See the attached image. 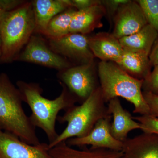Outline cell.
<instances>
[{
  "instance_id": "cell-1",
  "label": "cell",
  "mask_w": 158,
  "mask_h": 158,
  "mask_svg": "<svg viewBox=\"0 0 158 158\" xmlns=\"http://www.w3.org/2000/svg\"><path fill=\"white\" fill-rule=\"evenodd\" d=\"M16 86L21 94L23 102L31 110L30 119L35 127L43 130L48 139V143L53 142L59 135L56 130V121L61 110H67L75 105L76 101L64 86L61 94L54 99L42 96L43 89L39 84L19 81Z\"/></svg>"
},
{
  "instance_id": "cell-2",
  "label": "cell",
  "mask_w": 158,
  "mask_h": 158,
  "mask_svg": "<svg viewBox=\"0 0 158 158\" xmlns=\"http://www.w3.org/2000/svg\"><path fill=\"white\" fill-rule=\"evenodd\" d=\"M21 94L5 73L0 74V127L33 145L41 144L23 107Z\"/></svg>"
},
{
  "instance_id": "cell-3",
  "label": "cell",
  "mask_w": 158,
  "mask_h": 158,
  "mask_svg": "<svg viewBox=\"0 0 158 158\" xmlns=\"http://www.w3.org/2000/svg\"><path fill=\"white\" fill-rule=\"evenodd\" d=\"M98 73L102 95L106 103L121 97L134 106V113L150 115L149 107L142 90L144 80L133 77L116 63L110 61L99 62Z\"/></svg>"
},
{
  "instance_id": "cell-4",
  "label": "cell",
  "mask_w": 158,
  "mask_h": 158,
  "mask_svg": "<svg viewBox=\"0 0 158 158\" xmlns=\"http://www.w3.org/2000/svg\"><path fill=\"white\" fill-rule=\"evenodd\" d=\"M36 21L31 2L6 12L0 22L2 55L0 63L15 62L35 33Z\"/></svg>"
},
{
  "instance_id": "cell-5",
  "label": "cell",
  "mask_w": 158,
  "mask_h": 158,
  "mask_svg": "<svg viewBox=\"0 0 158 158\" xmlns=\"http://www.w3.org/2000/svg\"><path fill=\"white\" fill-rule=\"evenodd\" d=\"M106 103L99 87L81 104L65 110L57 120L61 123H66L67 126L53 142L48 144L49 149L70 138L88 135L99 120L110 115Z\"/></svg>"
},
{
  "instance_id": "cell-6",
  "label": "cell",
  "mask_w": 158,
  "mask_h": 158,
  "mask_svg": "<svg viewBox=\"0 0 158 158\" xmlns=\"http://www.w3.org/2000/svg\"><path fill=\"white\" fill-rule=\"evenodd\" d=\"M95 69L94 62L73 65L59 72L57 77L60 85L68 90L77 103L81 104L100 87Z\"/></svg>"
},
{
  "instance_id": "cell-7",
  "label": "cell",
  "mask_w": 158,
  "mask_h": 158,
  "mask_svg": "<svg viewBox=\"0 0 158 158\" xmlns=\"http://www.w3.org/2000/svg\"><path fill=\"white\" fill-rule=\"evenodd\" d=\"M15 61L34 63L59 72L75 65L52 50L47 40L37 34L31 36Z\"/></svg>"
},
{
  "instance_id": "cell-8",
  "label": "cell",
  "mask_w": 158,
  "mask_h": 158,
  "mask_svg": "<svg viewBox=\"0 0 158 158\" xmlns=\"http://www.w3.org/2000/svg\"><path fill=\"white\" fill-rule=\"evenodd\" d=\"M47 41L52 50L74 65L94 62L95 57L90 50L87 35L70 33L57 39H47Z\"/></svg>"
},
{
  "instance_id": "cell-9",
  "label": "cell",
  "mask_w": 158,
  "mask_h": 158,
  "mask_svg": "<svg viewBox=\"0 0 158 158\" xmlns=\"http://www.w3.org/2000/svg\"><path fill=\"white\" fill-rule=\"evenodd\" d=\"M112 116L110 115L99 120L90 133L83 138H70L65 141L71 147H85L91 145L92 149H106L122 151L123 143L115 139L110 131Z\"/></svg>"
},
{
  "instance_id": "cell-10",
  "label": "cell",
  "mask_w": 158,
  "mask_h": 158,
  "mask_svg": "<svg viewBox=\"0 0 158 158\" xmlns=\"http://www.w3.org/2000/svg\"><path fill=\"white\" fill-rule=\"evenodd\" d=\"M0 158H52L48 144L31 145L0 127Z\"/></svg>"
},
{
  "instance_id": "cell-11",
  "label": "cell",
  "mask_w": 158,
  "mask_h": 158,
  "mask_svg": "<svg viewBox=\"0 0 158 158\" xmlns=\"http://www.w3.org/2000/svg\"><path fill=\"white\" fill-rule=\"evenodd\" d=\"M113 23L112 34L118 39L137 33L148 24L139 4L136 1L130 0L119 7Z\"/></svg>"
},
{
  "instance_id": "cell-12",
  "label": "cell",
  "mask_w": 158,
  "mask_h": 158,
  "mask_svg": "<svg viewBox=\"0 0 158 158\" xmlns=\"http://www.w3.org/2000/svg\"><path fill=\"white\" fill-rule=\"evenodd\" d=\"M107 107L109 114L113 118L110 131L116 140L123 142L127 139L130 131L141 130V124L135 120L131 114L123 108L118 98L112 99L108 102Z\"/></svg>"
},
{
  "instance_id": "cell-13",
  "label": "cell",
  "mask_w": 158,
  "mask_h": 158,
  "mask_svg": "<svg viewBox=\"0 0 158 158\" xmlns=\"http://www.w3.org/2000/svg\"><path fill=\"white\" fill-rule=\"evenodd\" d=\"M88 43L94 57L102 61L117 63L124 52L119 40L112 34L99 32L88 37Z\"/></svg>"
},
{
  "instance_id": "cell-14",
  "label": "cell",
  "mask_w": 158,
  "mask_h": 158,
  "mask_svg": "<svg viewBox=\"0 0 158 158\" xmlns=\"http://www.w3.org/2000/svg\"><path fill=\"white\" fill-rule=\"evenodd\" d=\"M123 143L121 158H158V135L142 133Z\"/></svg>"
},
{
  "instance_id": "cell-15",
  "label": "cell",
  "mask_w": 158,
  "mask_h": 158,
  "mask_svg": "<svg viewBox=\"0 0 158 158\" xmlns=\"http://www.w3.org/2000/svg\"><path fill=\"white\" fill-rule=\"evenodd\" d=\"M105 16L106 11L101 3L77 10L72 19L69 32L87 35L95 29L102 27V19Z\"/></svg>"
},
{
  "instance_id": "cell-16",
  "label": "cell",
  "mask_w": 158,
  "mask_h": 158,
  "mask_svg": "<svg viewBox=\"0 0 158 158\" xmlns=\"http://www.w3.org/2000/svg\"><path fill=\"white\" fill-rule=\"evenodd\" d=\"M31 2L36 21L34 34L40 35L53 18L72 8L71 0H33Z\"/></svg>"
},
{
  "instance_id": "cell-17",
  "label": "cell",
  "mask_w": 158,
  "mask_h": 158,
  "mask_svg": "<svg viewBox=\"0 0 158 158\" xmlns=\"http://www.w3.org/2000/svg\"><path fill=\"white\" fill-rule=\"evenodd\" d=\"M52 158H121L122 151L106 149L83 148L77 149L69 146L65 141L49 149Z\"/></svg>"
},
{
  "instance_id": "cell-18",
  "label": "cell",
  "mask_w": 158,
  "mask_h": 158,
  "mask_svg": "<svg viewBox=\"0 0 158 158\" xmlns=\"http://www.w3.org/2000/svg\"><path fill=\"white\" fill-rule=\"evenodd\" d=\"M158 38V32L148 24L137 33L118 40L124 50L149 56Z\"/></svg>"
},
{
  "instance_id": "cell-19",
  "label": "cell",
  "mask_w": 158,
  "mask_h": 158,
  "mask_svg": "<svg viewBox=\"0 0 158 158\" xmlns=\"http://www.w3.org/2000/svg\"><path fill=\"white\" fill-rule=\"evenodd\" d=\"M116 64L131 76L144 81L149 76L152 67L149 56L125 50Z\"/></svg>"
},
{
  "instance_id": "cell-20",
  "label": "cell",
  "mask_w": 158,
  "mask_h": 158,
  "mask_svg": "<svg viewBox=\"0 0 158 158\" xmlns=\"http://www.w3.org/2000/svg\"><path fill=\"white\" fill-rule=\"evenodd\" d=\"M77 11L70 8L57 15L50 21L41 35L47 39H57L70 34L71 23Z\"/></svg>"
},
{
  "instance_id": "cell-21",
  "label": "cell",
  "mask_w": 158,
  "mask_h": 158,
  "mask_svg": "<svg viewBox=\"0 0 158 158\" xmlns=\"http://www.w3.org/2000/svg\"><path fill=\"white\" fill-rule=\"evenodd\" d=\"M141 6L148 24L158 33V0L136 1Z\"/></svg>"
},
{
  "instance_id": "cell-22",
  "label": "cell",
  "mask_w": 158,
  "mask_h": 158,
  "mask_svg": "<svg viewBox=\"0 0 158 158\" xmlns=\"http://www.w3.org/2000/svg\"><path fill=\"white\" fill-rule=\"evenodd\" d=\"M135 120L141 124L143 133L158 135V118L151 115L133 117Z\"/></svg>"
},
{
  "instance_id": "cell-23",
  "label": "cell",
  "mask_w": 158,
  "mask_h": 158,
  "mask_svg": "<svg viewBox=\"0 0 158 158\" xmlns=\"http://www.w3.org/2000/svg\"><path fill=\"white\" fill-rule=\"evenodd\" d=\"M129 0H102L101 4L104 7L106 16H107L110 24L113 23V20L119 7L128 2Z\"/></svg>"
},
{
  "instance_id": "cell-24",
  "label": "cell",
  "mask_w": 158,
  "mask_h": 158,
  "mask_svg": "<svg viewBox=\"0 0 158 158\" xmlns=\"http://www.w3.org/2000/svg\"><path fill=\"white\" fill-rule=\"evenodd\" d=\"M142 90L158 95V65L154 66L149 76L144 81Z\"/></svg>"
},
{
  "instance_id": "cell-25",
  "label": "cell",
  "mask_w": 158,
  "mask_h": 158,
  "mask_svg": "<svg viewBox=\"0 0 158 158\" xmlns=\"http://www.w3.org/2000/svg\"><path fill=\"white\" fill-rule=\"evenodd\" d=\"M143 94L149 107L150 115L158 118V95L145 91Z\"/></svg>"
},
{
  "instance_id": "cell-26",
  "label": "cell",
  "mask_w": 158,
  "mask_h": 158,
  "mask_svg": "<svg viewBox=\"0 0 158 158\" xmlns=\"http://www.w3.org/2000/svg\"><path fill=\"white\" fill-rule=\"evenodd\" d=\"M27 2L24 0H0V9L5 12L17 9Z\"/></svg>"
},
{
  "instance_id": "cell-27",
  "label": "cell",
  "mask_w": 158,
  "mask_h": 158,
  "mask_svg": "<svg viewBox=\"0 0 158 158\" xmlns=\"http://www.w3.org/2000/svg\"><path fill=\"white\" fill-rule=\"evenodd\" d=\"M71 6L77 10L90 8L91 6L101 3V1L98 0H71Z\"/></svg>"
},
{
  "instance_id": "cell-28",
  "label": "cell",
  "mask_w": 158,
  "mask_h": 158,
  "mask_svg": "<svg viewBox=\"0 0 158 158\" xmlns=\"http://www.w3.org/2000/svg\"><path fill=\"white\" fill-rule=\"evenodd\" d=\"M149 59L152 67L158 65V38L152 49Z\"/></svg>"
},
{
  "instance_id": "cell-29",
  "label": "cell",
  "mask_w": 158,
  "mask_h": 158,
  "mask_svg": "<svg viewBox=\"0 0 158 158\" xmlns=\"http://www.w3.org/2000/svg\"><path fill=\"white\" fill-rule=\"evenodd\" d=\"M6 12H4L2 10L0 9V22H1V20L2 19L3 16H4V15L5 14Z\"/></svg>"
},
{
  "instance_id": "cell-30",
  "label": "cell",
  "mask_w": 158,
  "mask_h": 158,
  "mask_svg": "<svg viewBox=\"0 0 158 158\" xmlns=\"http://www.w3.org/2000/svg\"><path fill=\"white\" fill-rule=\"evenodd\" d=\"M2 55V40H1V36H0V60Z\"/></svg>"
}]
</instances>
